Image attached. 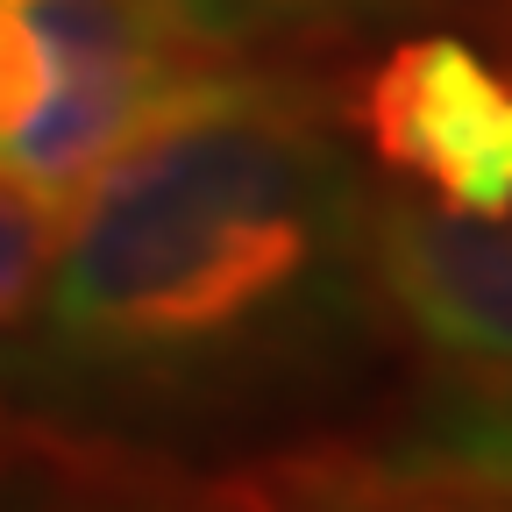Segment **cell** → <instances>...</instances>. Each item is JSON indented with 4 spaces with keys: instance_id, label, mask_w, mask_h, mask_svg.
<instances>
[{
    "instance_id": "obj_1",
    "label": "cell",
    "mask_w": 512,
    "mask_h": 512,
    "mask_svg": "<svg viewBox=\"0 0 512 512\" xmlns=\"http://www.w3.org/2000/svg\"><path fill=\"white\" fill-rule=\"evenodd\" d=\"M370 200L306 79L221 64L57 207L0 399L114 448L306 413L384 328Z\"/></svg>"
},
{
    "instance_id": "obj_2",
    "label": "cell",
    "mask_w": 512,
    "mask_h": 512,
    "mask_svg": "<svg viewBox=\"0 0 512 512\" xmlns=\"http://www.w3.org/2000/svg\"><path fill=\"white\" fill-rule=\"evenodd\" d=\"M8 8L43 36L50 79L36 114L0 143V178L50 207H64L150 121L235 64V50H221L171 0H8Z\"/></svg>"
},
{
    "instance_id": "obj_3",
    "label": "cell",
    "mask_w": 512,
    "mask_h": 512,
    "mask_svg": "<svg viewBox=\"0 0 512 512\" xmlns=\"http://www.w3.org/2000/svg\"><path fill=\"white\" fill-rule=\"evenodd\" d=\"M363 136L448 214L512 207V79L463 36H406L370 72Z\"/></svg>"
},
{
    "instance_id": "obj_4",
    "label": "cell",
    "mask_w": 512,
    "mask_h": 512,
    "mask_svg": "<svg viewBox=\"0 0 512 512\" xmlns=\"http://www.w3.org/2000/svg\"><path fill=\"white\" fill-rule=\"evenodd\" d=\"M370 264L406 328L463 370L512 377V207L448 214L413 192L370 200Z\"/></svg>"
},
{
    "instance_id": "obj_5",
    "label": "cell",
    "mask_w": 512,
    "mask_h": 512,
    "mask_svg": "<svg viewBox=\"0 0 512 512\" xmlns=\"http://www.w3.org/2000/svg\"><path fill=\"white\" fill-rule=\"evenodd\" d=\"M363 477L399 484V491H434V498H484L512 505V377L463 384L420 406V420L384 448Z\"/></svg>"
},
{
    "instance_id": "obj_6",
    "label": "cell",
    "mask_w": 512,
    "mask_h": 512,
    "mask_svg": "<svg viewBox=\"0 0 512 512\" xmlns=\"http://www.w3.org/2000/svg\"><path fill=\"white\" fill-rule=\"evenodd\" d=\"M171 8L192 15L235 57H249L256 43H271V36H292V29H335V22L384 15L377 0H171Z\"/></svg>"
},
{
    "instance_id": "obj_7",
    "label": "cell",
    "mask_w": 512,
    "mask_h": 512,
    "mask_svg": "<svg viewBox=\"0 0 512 512\" xmlns=\"http://www.w3.org/2000/svg\"><path fill=\"white\" fill-rule=\"evenodd\" d=\"M50 242H57V207L0 178V356H8L15 328L29 320V299H36L43 264H50Z\"/></svg>"
},
{
    "instance_id": "obj_8",
    "label": "cell",
    "mask_w": 512,
    "mask_h": 512,
    "mask_svg": "<svg viewBox=\"0 0 512 512\" xmlns=\"http://www.w3.org/2000/svg\"><path fill=\"white\" fill-rule=\"evenodd\" d=\"M43 79H50V57H43V36L0 0V143L36 114L43 100Z\"/></svg>"
},
{
    "instance_id": "obj_9",
    "label": "cell",
    "mask_w": 512,
    "mask_h": 512,
    "mask_svg": "<svg viewBox=\"0 0 512 512\" xmlns=\"http://www.w3.org/2000/svg\"><path fill=\"white\" fill-rule=\"evenodd\" d=\"M377 8H384V15H399V8H413V0H377Z\"/></svg>"
}]
</instances>
